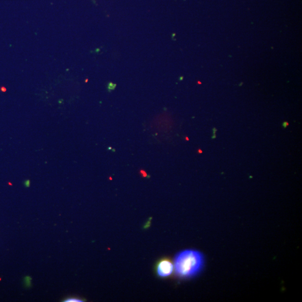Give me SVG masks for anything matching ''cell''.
<instances>
[{"label": "cell", "mask_w": 302, "mask_h": 302, "mask_svg": "<svg viewBox=\"0 0 302 302\" xmlns=\"http://www.w3.org/2000/svg\"><path fill=\"white\" fill-rule=\"evenodd\" d=\"M204 256L201 252L187 249L179 252L175 257V274L179 278L189 279L196 277L204 266Z\"/></svg>", "instance_id": "1"}, {"label": "cell", "mask_w": 302, "mask_h": 302, "mask_svg": "<svg viewBox=\"0 0 302 302\" xmlns=\"http://www.w3.org/2000/svg\"><path fill=\"white\" fill-rule=\"evenodd\" d=\"M155 271L158 277H170L174 271V263L170 259L164 257L157 261L155 265Z\"/></svg>", "instance_id": "2"}, {"label": "cell", "mask_w": 302, "mask_h": 302, "mask_svg": "<svg viewBox=\"0 0 302 302\" xmlns=\"http://www.w3.org/2000/svg\"><path fill=\"white\" fill-rule=\"evenodd\" d=\"M65 302H83V301H81L79 299H77V298H69V299H68L67 300H66Z\"/></svg>", "instance_id": "3"}, {"label": "cell", "mask_w": 302, "mask_h": 302, "mask_svg": "<svg viewBox=\"0 0 302 302\" xmlns=\"http://www.w3.org/2000/svg\"><path fill=\"white\" fill-rule=\"evenodd\" d=\"M140 173H141L143 177H146L147 176V173L145 171L142 170L140 171Z\"/></svg>", "instance_id": "4"}, {"label": "cell", "mask_w": 302, "mask_h": 302, "mask_svg": "<svg viewBox=\"0 0 302 302\" xmlns=\"http://www.w3.org/2000/svg\"><path fill=\"white\" fill-rule=\"evenodd\" d=\"M288 126V122H285L283 124V127L284 128H286L287 126Z\"/></svg>", "instance_id": "5"}, {"label": "cell", "mask_w": 302, "mask_h": 302, "mask_svg": "<svg viewBox=\"0 0 302 302\" xmlns=\"http://www.w3.org/2000/svg\"><path fill=\"white\" fill-rule=\"evenodd\" d=\"M198 152L201 153H202V151L200 150L198 151Z\"/></svg>", "instance_id": "6"}, {"label": "cell", "mask_w": 302, "mask_h": 302, "mask_svg": "<svg viewBox=\"0 0 302 302\" xmlns=\"http://www.w3.org/2000/svg\"><path fill=\"white\" fill-rule=\"evenodd\" d=\"M186 139L187 140V141H189V138L187 137H186Z\"/></svg>", "instance_id": "7"}]
</instances>
